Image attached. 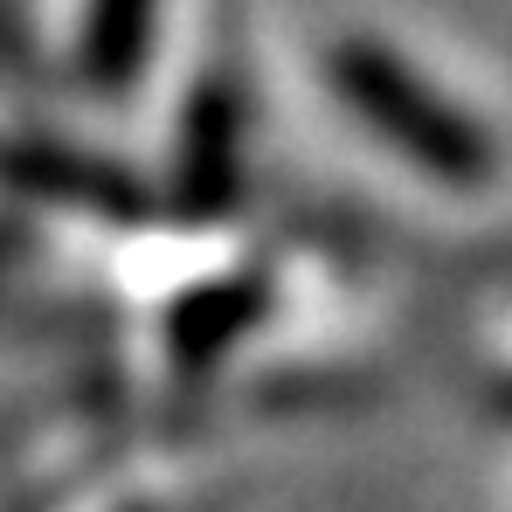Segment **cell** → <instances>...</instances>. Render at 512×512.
I'll list each match as a JSON object with an SVG mask.
<instances>
[{"label": "cell", "instance_id": "obj_1", "mask_svg": "<svg viewBox=\"0 0 512 512\" xmlns=\"http://www.w3.org/2000/svg\"><path fill=\"white\" fill-rule=\"evenodd\" d=\"M340 90L402 146V153H416L429 173H443V180H485L492 173V153H485V139L450 111V104H436L395 56H381V49H340Z\"/></svg>", "mask_w": 512, "mask_h": 512}, {"label": "cell", "instance_id": "obj_2", "mask_svg": "<svg viewBox=\"0 0 512 512\" xmlns=\"http://www.w3.org/2000/svg\"><path fill=\"white\" fill-rule=\"evenodd\" d=\"M146 21H153V0H97V21H90V63H97V77H132Z\"/></svg>", "mask_w": 512, "mask_h": 512}]
</instances>
